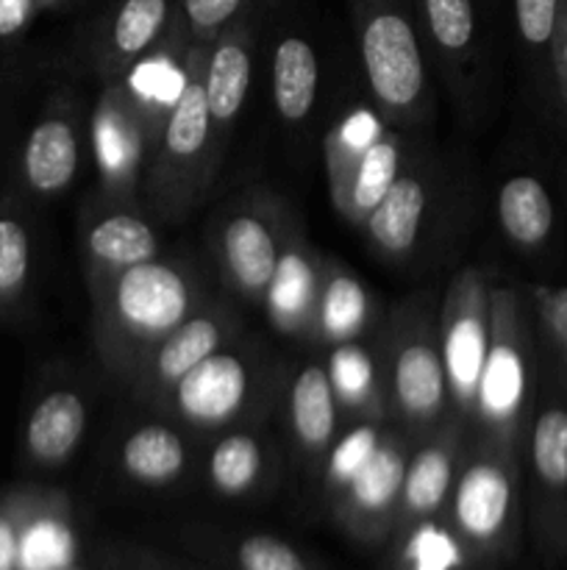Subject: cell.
Returning a JSON list of instances; mask_svg holds the SVG:
<instances>
[{"mask_svg":"<svg viewBox=\"0 0 567 570\" xmlns=\"http://www.w3.org/2000/svg\"><path fill=\"white\" fill-rule=\"evenodd\" d=\"M550 65H554L561 100H565V106H567V0L561 3L559 26H556L554 42H550Z\"/></svg>","mask_w":567,"mask_h":570,"instance_id":"obj_42","label":"cell"},{"mask_svg":"<svg viewBox=\"0 0 567 570\" xmlns=\"http://www.w3.org/2000/svg\"><path fill=\"white\" fill-rule=\"evenodd\" d=\"M376 334H372V343L370 337H365L328 348L326 371L342 423L361 421V417L389 421V401Z\"/></svg>","mask_w":567,"mask_h":570,"instance_id":"obj_27","label":"cell"},{"mask_svg":"<svg viewBox=\"0 0 567 570\" xmlns=\"http://www.w3.org/2000/svg\"><path fill=\"white\" fill-rule=\"evenodd\" d=\"M411 443H415V438L406 434L395 421H389L387 434H384L376 454L331 501L334 515L348 532L365 540H378L392 532L395 521H398L400 490H404Z\"/></svg>","mask_w":567,"mask_h":570,"instance_id":"obj_14","label":"cell"},{"mask_svg":"<svg viewBox=\"0 0 567 570\" xmlns=\"http://www.w3.org/2000/svg\"><path fill=\"white\" fill-rule=\"evenodd\" d=\"M206 59L209 45L189 42L183 89L161 126L159 142L142 178V195L156 220H187L189 212L209 195L222 167L211 145Z\"/></svg>","mask_w":567,"mask_h":570,"instance_id":"obj_4","label":"cell"},{"mask_svg":"<svg viewBox=\"0 0 567 570\" xmlns=\"http://www.w3.org/2000/svg\"><path fill=\"white\" fill-rule=\"evenodd\" d=\"M253 48H256V14L233 22L226 33L209 45L206 59V106H209L211 145L222 165L233 126L248 100L253 81Z\"/></svg>","mask_w":567,"mask_h":570,"instance_id":"obj_20","label":"cell"},{"mask_svg":"<svg viewBox=\"0 0 567 570\" xmlns=\"http://www.w3.org/2000/svg\"><path fill=\"white\" fill-rule=\"evenodd\" d=\"M89 156L87 115L67 92H53L44 100L20 148V189L26 198L48 204L72 189Z\"/></svg>","mask_w":567,"mask_h":570,"instance_id":"obj_11","label":"cell"},{"mask_svg":"<svg viewBox=\"0 0 567 570\" xmlns=\"http://www.w3.org/2000/svg\"><path fill=\"white\" fill-rule=\"evenodd\" d=\"M33 282V232L22 200L0 198V317H17L28 304Z\"/></svg>","mask_w":567,"mask_h":570,"instance_id":"obj_32","label":"cell"},{"mask_svg":"<svg viewBox=\"0 0 567 570\" xmlns=\"http://www.w3.org/2000/svg\"><path fill=\"white\" fill-rule=\"evenodd\" d=\"M87 289L94 348L122 384H131L150 348L209 298L203 273L181 256H156Z\"/></svg>","mask_w":567,"mask_h":570,"instance_id":"obj_1","label":"cell"},{"mask_svg":"<svg viewBox=\"0 0 567 570\" xmlns=\"http://www.w3.org/2000/svg\"><path fill=\"white\" fill-rule=\"evenodd\" d=\"M523 456L531 471L537 538L548 554L567 551V393L543 387L534 404Z\"/></svg>","mask_w":567,"mask_h":570,"instance_id":"obj_12","label":"cell"},{"mask_svg":"<svg viewBox=\"0 0 567 570\" xmlns=\"http://www.w3.org/2000/svg\"><path fill=\"white\" fill-rule=\"evenodd\" d=\"M178 14V0H109L89 33V65L103 83L131 70L167 33Z\"/></svg>","mask_w":567,"mask_h":570,"instance_id":"obj_17","label":"cell"},{"mask_svg":"<svg viewBox=\"0 0 567 570\" xmlns=\"http://www.w3.org/2000/svg\"><path fill=\"white\" fill-rule=\"evenodd\" d=\"M276 395V373L256 345L228 343L178 379L153 412L200 434L253 423Z\"/></svg>","mask_w":567,"mask_h":570,"instance_id":"obj_6","label":"cell"},{"mask_svg":"<svg viewBox=\"0 0 567 570\" xmlns=\"http://www.w3.org/2000/svg\"><path fill=\"white\" fill-rule=\"evenodd\" d=\"M272 471V445L253 423L226 429L203 460L209 488L222 499H245L261 490Z\"/></svg>","mask_w":567,"mask_h":570,"instance_id":"obj_28","label":"cell"},{"mask_svg":"<svg viewBox=\"0 0 567 570\" xmlns=\"http://www.w3.org/2000/svg\"><path fill=\"white\" fill-rule=\"evenodd\" d=\"M387 426L389 421H376V417H361V421L342 423L337 440H334L331 449H328V454L320 462V479L328 504L342 493L345 484L376 454L384 434H387Z\"/></svg>","mask_w":567,"mask_h":570,"instance_id":"obj_34","label":"cell"},{"mask_svg":"<svg viewBox=\"0 0 567 570\" xmlns=\"http://www.w3.org/2000/svg\"><path fill=\"white\" fill-rule=\"evenodd\" d=\"M89 429V406L78 390L50 387L28 410L20 451L28 465L56 471L70 465Z\"/></svg>","mask_w":567,"mask_h":570,"instance_id":"obj_23","label":"cell"},{"mask_svg":"<svg viewBox=\"0 0 567 570\" xmlns=\"http://www.w3.org/2000/svg\"><path fill=\"white\" fill-rule=\"evenodd\" d=\"M431 193L434 173L428 167V159L409 148L398 178L361 226L370 248L384 262L404 265L415 256L422 228H426L428 209H431Z\"/></svg>","mask_w":567,"mask_h":570,"instance_id":"obj_18","label":"cell"},{"mask_svg":"<svg viewBox=\"0 0 567 570\" xmlns=\"http://www.w3.org/2000/svg\"><path fill=\"white\" fill-rule=\"evenodd\" d=\"M384 128H387V120H384L381 111L376 109V104L345 106V109L334 117L331 128H328L326 139H322L328 195H331L334 206L342 200L345 189H348L361 156L367 154V148L376 142L378 134H381Z\"/></svg>","mask_w":567,"mask_h":570,"instance_id":"obj_31","label":"cell"},{"mask_svg":"<svg viewBox=\"0 0 567 570\" xmlns=\"http://www.w3.org/2000/svg\"><path fill=\"white\" fill-rule=\"evenodd\" d=\"M537 345L526 301L515 287H489V348L467 438L523 454L537 404Z\"/></svg>","mask_w":567,"mask_h":570,"instance_id":"obj_2","label":"cell"},{"mask_svg":"<svg viewBox=\"0 0 567 570\" xmlns=\"http://www.w3.org/2000/svg\"><path fill=\"white\" fill-rule=\"evenodd\" d=\"M284 423L298 460L309 471H320L322 456L342 429L326 362L306 360L295 367L284 395Z\"/></svg>","mask_w":567,"mask_h":570,"instance_id":"obj_21","label":"cell"},{"mask_svg":"<svg viewBox=\"0 0 567 570\" xmlns=\"http://www.w3.org/2000/svg\"><path fill=\"white\" fill-rule=\"evenodd\" d=\"M67 3H72V0H39V11H53V9H64Z\"/></svg>","mask_w":567,"mask_h":570,"instance_id":"obj_44","label":"cell"},{"mask_svg":"<svg viewBox=\"0 0 567 570\" xmlns=\"http://www.w3.org/2000/svg\"><path fill=\"white\" fill-rule=\"evenodd\" d=\"M320 59L304 33H281L270 59L272 109L284 126H304L317 106Z\"/></svg>","mask_w":567,"mask_h":570,"instance_id":"obj_29","label":"cell"},{"mask_svg":"<svg viewBox=\"0 0 567 570\" xmlns=\"http://www.w3.org/2000/svg\"><path fill=\"white\" fill-rule=\"evenodd\" d=\"M39 14V0H0V42L20 39Z\"/></svg>","mask_w":567,"mask_h":570,"instance_id":"obj_40","label":"cell"},{"mask_svg":"<svg viewBox=\"0 0 567 570\" xmlns=\"http://www.w3.org/2000/svg\"><path fill=\"white\" fill-rule=\"evenodd\" d=\"M17 549H20V527L14 518L0 512V570H17Z\"/></svg>","mask_w":567,"mask_h":570,"instance_id":"obj_43","label":"cell"},{"mask_svg":"<svg viewBox=\"0 0 567 570\" xmlns=\"http://www.w3.org/2000/svg\"><path fill=\"white\" fill-rule=\"evenodd\" d=\"M72 560V532L61 518L37 515L20 527L17 570H61Z\"/></svg>","mask_w":567,"mask_h":570,"instance_id":"obj_36","label":"cell"},{"mask_svg":"<svg viewBox=\"0 0 567 570\" xmlns=\"http://www.w3.org/2000/svg\"><path fill=\"white\" fill-rule=\"evenodd\" d=\"M61 570H87V568H76V566H67V568H61Z\"/></svg>","mask_w":567,"mask_h":570,"instance_id":"obj_46","label":"cell"},{"mask_svg":"<svg viewBox=\"0 0 567 570\" xmlns=\"http://www.w3.org/2000/svg\"><path fill=\"white\" fill-rule=\"evenodd\" d=\"M465 443V426L456 423L454 417L434 426L422 438H415L409 460H406L395 532H404L415 523L442 515L445 507H448L450 490H454L456 473H459Z\"/></svg>","mask_w":567,"mask_h":570,"instance_id":"obj_16","label":"cell"},{"mask_svg":"<svg viewBox=\"0 0 567 570\" xmlns=\"http://www.w3.org/2000/svg\"><path fill=\"white\" fill-rule=\"evenodd\" d=\"M561 3L565 0H511L515 6V26L520 42L534 53H548L559 26Z\"/></svg>","mask_w":567,"mask_h":570,"instance_id":"obj_39","label":"cell"},{"mask_svg":"<svg viewBox=\"0 0 567 570\" xmlns=\"http://www.w3.org/2000/svg\"><path fill=\"white\" fill-rule=\"evenodd\" d=\"M261 0H178V17L187 28L189 42L211 45L233 22L259 14Z\"/></svg>","mask_w":567,"mask_h":570,"instance_id":"obj_37","label":"cell"},{"mask_svg":"<svg viewBox=\"0 0 567 570\" xmlns=\"http://www.w3.org/2000/svg\"><path fill=\"white\" fill-rule=\"evenodd\" d=\"M400 546V570H465L470 557L465 546L448 527L445 515H434L428 521L404 529Z\"/></svg>","mask_w":567,"mask_h":570,"instance_id":"obj_35","label":"cell"},{"mask_svg":"<svg viewBox=\"0 0 567 570\" xmlns=\"http://www.w3.org/2000/svg\"><path fill=\"white\" fill-rule=\"evenodd\" d=\"M520 462L523 454L517 451L467 438L442 515L470 560L515 549L520 529Z\"/></svg>","mask_w":567,"mask_h":570,"instance_id":"obj_7","label":"cell"},{"mask_svg":"<svg viewBox=\"0 0 567 570\" xmlns=\"http://www.w3.org/2000/svg\"><path fill=\"white\" fill-rule=\"evenodd\" d=\"M498 223L511 245L520 250H537L554 232V200L539 178L520 173L500 184Z\"/></svg>","mask_w":567,"mask_h":570,"instance_id":"obj_33","label":"cell"},{"mask_svg":"<svg viewBox=\"0 0 567 570\" xmlns=\"http://www.w3.org/2000/svg\"><path fill=\"white\" fill-rule=\"evenodd\" d=\"M187 53H189V37L183 28L181 17L176 14L172 26L167 28L165 37L153 45L145 56H139L131 65V70L117 81L128 89L133 104L139 106L156 134H161L167 115L176 106L178 95L183 89V78H187Z\"/></svg>","mask_w":567,"mask_h":570,"instance_id":"obj_25","label":"cell"},{"mask_svg":"<svg viewBox=\"0 0 567 570\" xmlns=\"http://www.w3.org/2000/svg\"><path fill=\"white\" fill-rule=\"evenodd\" d=\"M195 440L170 417L133 423L117 443V468L139 488H172L192 471Z\"/></svg>","mask_w":567,"mask_h":570,"instance_id":"obj_22","label":"cell"},{"mask_svg":"<svg viewBox=\"0 0 567 570\" xmlns=\"http://www.w3.org/2000/svg\"><path fill=\"white\" fill-rule=\"evenodd\" d=\"M281 0H261V9H272V6H278Z\"/></svg>","mask_w":567,"mask_h":570,"instance_id":"obj_45","label":"cell"},{"mask_svg":"<svg viewBox=\"0 0 567 570\" xmlns=\"http://www.w3.org/2000/svg\"><path fill=\"white\" fill-rule=\"evenodd\" d=\"M539 309H543L545 332L554 340L556 351L567 360V293H543L539 295Z\"/></svg>","mask_w":567,"mask_h":570,"instance_id":"obj_41","label":"cell"},{"mask_svg":"<svg viewBox=\"0 0 567 570\" xmlns=\"http://www.w3.org/2000/svg\"><path fill=\"white\" fill-rule=\"evenodd\" d=\"M298 217L270 189H250L211 220L206 245L222 284L259 304Z\"/></svg>","mask_w":567,"mask_h":570,"instance_id":"obj_8","label":"cell"},{"mask_svg":"<svg viewBox=\"0 0 567 570\" xmlns=\"http://www.w3.org/2000/svg\"><path fill=\"white\" fill-rule=\"evenodd\" d=\"M78 248L87 284L161 256L153 220L139 204L111 200L100 193L81 209Z\"/></svg>","mask_w":567,"mask_h":570,"instance_id":"obj_15","label":"cell"},{"mask_svg":"<svg viewBox=\"0 0 567 570\" xmlns=\"http://www.w3.org/2000/svg\"><path fill=\"white\" fill-rule=\"evenodd\" d=\"M389 421L411 438H422L450 417L439 354V306L428 293L400 301L378 328Z\"/></svg>","mask_w":567,"mask_h":570,"instance_id":"obj_5","label":"cell"},{"mask_svg":"<svg viewBox=\"0 0 567 570\" xmlns=\"http://www.w3.org/2000/svg\"><path fill=\"white\" fill-rule=\"evenodd\" d=\"M415 14L422 42L448 78L456 100H467L478 59L476 0H415Z\"/></svg>","mask_w":567,"mask_h":570,"instance_id":"obj_24","label":"cell"},{"mask_svg":"<svg viewBox=\"0 0 567 570\" xmlns=\"http://www.w3.org/2000/svg\"><path fill=\"white\" fill-rule=\"evenodd\" d=\"M239 570H309L298 549L272 534H248L233 549Z\"/></svg>","mask_w":567,"mask_h":570,"instance_id":"obj_38","label":"cell"},{"mask_svg":"<svg viewBox=\"0 0 567 570\" xmlns=\"http://www.w3.org/2000/svg\"><path fill=\"white\" fill-rule=\"evenodd\" d=\"M322 271H326V256L309 243L298 223L278 256L276 271L259 301L265 306L267 323L278 334L292 340H311Z\"/></svg>","mask_w":567,"mask_h":570,"instance_id":"obj_19","label":"cell"},{"mask_svg":"<svg viewBox=\"0 0 567 570\" xmlns=\"http://www.w3.org/2000/svg\"><path fill=\"white\" fill-rule=\"evenodd\" d=\"M367 89L387 126L409 131L431 117L426 42L415 0H348Z\"/></svg>","mask_w":567,"mask_h":570,"instance_id":"obj_3","label":"cell"},{"mask_svg":"<svg viewBox=\"0 0 567 570\" xmlns=\"http://www.w3.org/2000/svg\"><path fill=\"white\" fill-rule=\"evenodd\" d=\"M87 128L89 159L98 173V193L111 200L137 204L150 156L159 142L156 128L120 81L103 83L87 115Z\"/></svg>","mask_w":567,"mask_h":570,"instance_id":"obj_10","label":"cell"},{"mask_svg":"<svg viewBox=\"0 0 567 570\" xmlns=\"http://www.w3.org/2000/svg\"><path fill=\"white\" fill-rule=\"evenodd\" d=\"M406 156H409L406 131L392 126L384 128V131L378 134L376 142H372L370 148H367V154L361 156L359 167H356L342 200L334 206V209L339 212V217H345V220L356 228L365 226L370 212L381 204L387 189L392 187V181L398 178Z\"/></svg>","mask_w":567,"mask_h":570,"instance_id":"obj_30","label":"cell"},{"mask_svg":"<svg viewBox=\"0 0 567 570\" xmlns=\"http://www.w3.org/2000/svg\"><path fill=\"white\" fill-rule=\"evenodd\" d=\"M239 315L222 301L206 298L195 312H189L170 334L159 340L139 365L137 376L131 379L133 401L153 410L156 401L172 387L181 376H187L195 365L211 356L215 351L226 348L239 337Z\"/></svg>","mask_w":567,"mask_h":570,"instance_id":"obj_13","label":"cell"},{"mask_svg":"<svg viewBox=\"0 0 567 570\" xmlns=\"http://www.w3.org/2000/svg\"><path fill=\"white\" fill-rule=\"evenodd\" d=\"M489 278L478 267H461L448 282L439 306V354L445 367L450 417L472 423L478 382L489 348Z\"/></svg>","mask_w":567,"mask_h":570,"instance_id":"obj_9","label":"cell"},{"mask_svg":"<svg viewBox=\"0 0 567 570\" xmlns=\"http://www.w3.org/2000/svg\"><path fill=\"white\" fill-rule=\"evenodd\" d=\"M378 328L381 326H378L376 295L342 262L326 259L311 343L334 348L350 340L370 337Z\"/></svg>","mask_w":567,"mask_h":570,"instance_id":"obj_26","label":"cell"}]
</instances>
